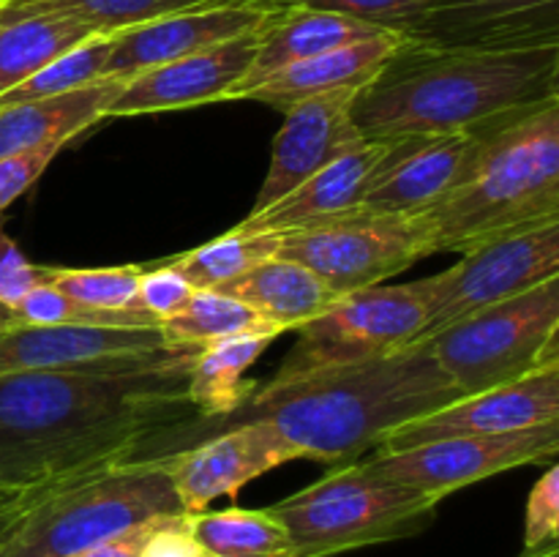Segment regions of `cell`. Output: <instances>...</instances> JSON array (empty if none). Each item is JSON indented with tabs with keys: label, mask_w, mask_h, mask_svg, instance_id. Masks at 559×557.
Segmentation results:
<instances>
[{
	"label": "cell",
	"mask_w": 559,
	"mask_h": 557,
	"mask_svg": "<svg viewBox=\"0 0 559 557\" xmlns=\"http://www.w3.org/2000/svg\"><path fill=\"white\" fill-rule=\"evenodd\" d=\"M382 27L366 25V22L349 20V16L331 14V11H317V9H273L265 25L257 33V52L251 60L249 71L240 80V85L229 93L227 102H238L240 93L251 91L267 76L278 74L287 66L309 60L314 55L331 52V49L347 47V44L366 42L374 38Z\"/></svg>",
	"instance_id": "obj_21"
},
{
	"label": "cell",
	"mask_w": 559,
	"mask_h": 557,
	"mask_svg": "<svg viewBox=\"0 0 559 557\" xmlns=\"http://www.w3.org/2000/svg\"><path fill=\"white\" fill-rule=\"evenodd\" d=\"M424 333L426 311L409 282L353 289L298 328V344L273 377L396 353Z\"/></svg>",
	"instance_id": "obj_10"
},
{
	"label": "cell",
	"mask_w": 559,
	"mask_h": 557,
	"mask_svg": "<svg viewBox=\"0 0 559 557\" xmlns=\"http://www.w3.org/2000/svg\"><path fill=\"white\" fill-rule=\"evenodd\" d=\"M557 453L559 420L506 435L442 437L402 451H377L366 464L385 478L440 502L442 497L506 470L551 462Z\"/></svg>",
	"instance_id": "obj_11"
},
{
	"label": "cell",
	"mask_w": 559,
	"mask_h": 557,
	"mask_svg": "<svg viewBox=\"0 0 559 557\" xmlns=\"http://www.w3.org/2000/svg\"><path fill=\"white\" fill-rule=\"evenodd\" d=\"M295 453L265 420H233L216 437L180 453H167V475L186 513L205 511L218 497H235Z\"/></svg>",
	"instance_id": "obj_14"
},
{
	"label": "cell",
	"mask_w": 559,
	"mask_h": 557,
	"mask_svg": "<svg viewBox=\"0 0 559 557\" xmlns=\"http://www.w3.org/2000/svg\"><path fill=\"white\" fill-rule=\"evenodd\" d=\"M420 216L431 254H464L484 240L559 218V98L497 126L473 175Z\"/></svg>",
	"instance_id": "obj_5"
},
{
	"label": "cell",
	"mask_w": 559,
	"mask_h": 557,
	"mask_svg": "<svg viewBox=\"0 0 559 557\" xmlns=\"http://www.w3.org/2000/svg\"><path fill=\"white\" fill-rule=\"evenodd\" d=\"M9 328H14V317H11V309L0 306V331H9Z\"/></svg>",
	"instance_id": "obj_42"
},
{
	"label": "cell",
	"mask_w": 559,
	"mask_h": 557,
	"mask_svg": "<svg viewBox=\"0 0 559 557\" xmlns=\"http://www.w3.org/2000/svg\"><path fill=\"white\" fill-rule=\"evenodd\" d=\"M462 399L424 342L353 364L325 366L257 386L233 420H265L295 459L344 464L360 459L409 420Z\"/></svg>",
	"instance_id": "obj_2"
},
{
	"label": "cell",
	"mask_w": 559,
	"mask_h": 557,
	"mask_svg": "<svg viewBox=\"0 0 559 557\" xmlns=\"http://www.w3.org/2000/svg\"><path fill=\"white\" fill-rule=\"evenodd\" d=\"M431 254L424 216H355L284 233L278 254L314 271L336 295L374 287Z\"/></svg>",
	"instance_id": "obj_9"
},
{
	"label": "cell",
	"mask_w": 559,
	"mask_h": 557,
	"mask_svg": "<svg viewBox=\"0 0 559 557\" xmlns=\"http://www.w3.org/2000/svg\"><path fill=\"white\" fill-rule=\"evenodd\" d=\"M424 140L426 137H364L287 197L262 213L246 216L238 227L284 235L355 216L374 186Z\"/></svg>",
	"instance_id": "obj_12"
},
{
	"label": "cell",
	"mask_w": 559,
	"mask_h": 557,
	"mask_svg": "<svg viewBox=\"0 0 559 557\" xmlns=\"http://www.w3.org/2000/svg\"><path fill=\"white\" fill-rule=\"evenodd\" d=\"M191 295H194V287L173 265H167V262H153V265H145V273L140 278L136 309L147 311L162 325L164 320L178 315L189 304Z\"/></svg>",
	"instance_id": "obj_35"
},
{
	"label": "cell",
	"mask_w": 559,
	"mask_h": 557,
	"mask_svg": "<svg viewBox=\"0 0 559 557\" xmlns=\"http://www.w3.org/2000/svg\"><path fill=\"white\" fill-rule=\"evenodd\" d=\"M402 42L404 38L399 33H380V36L366 38V42L314 55V58L300 60V63L282 69L278 74L267 76L251 91L240 93L238 102L267 104V107H276L284 112L293 104L322 96V93L360 91L380 74L382 66L396 55Z\"/></svg>",
	"instance_id": "obj_22"
},
{
	"label": "cell",
	"mask_w": 559,
	"mask_h": 557,
	"mask_svg": "<svg viewBox=\"0 0 559 557\" xmlns=\"http://www.w3.org/2000/svg\"><path fill=\"white\" fill-rule=\"evenodd\" d=\"M278 240L282 235L276 233H249V229L233 227L229 233L164 262L173 265L194 289H216L249 273L260 262L276 257Z\"/></svg>",
	"instance_id": "obj_29"
},
{
	"label": "cell",
	"mask_w": 559,
	"mask_h": 557,
	"mask_svg": "<svg viewBox=\"0 0 559 557\" xmlns=\"http://www.w3.org/2000/svg\"><path fill=\"white\" fill-rule=\"evenodd\" d=\"M5 495H11V491H0V502L5 500Z\"/></svg>",
	"instance_id": "obj_43"
},
{
	"label": "cell",
	"mask_w": 559,
	"mask_h": 557,
	"mask_svg": "<svg viewBox=\"0 0 559 557\" xmlns=\"http://www.w3.org/2000/svg\"><path fill=\"white\" fill-rule=\"evenodd\" d=\"M200 546L189 535L183 517H164L158 519L156 528L147 535L140 557H200Z\"/></svg>",
	"instance_id": "obj_39"
},
{
	"label": "cell",
	"mask_w": 559,
	"mask_h": 557,
	"mask_svg": "<svg viewBox=\"0 0 559 557\" xmlns=\"http://www.w3.org/2000/svg\"><path fill=\"white\" fill-rule=\"evenodd\" d=\"M145 265L112 268H55L38 265V282L52 284L76 304L93 309H136V289Z\"/></svg>",
	"instance_id": "obj_33"
},
{
	"label": "cell",
	"mask_w": 559,
	"mask_h": 557,
	"mask_svg": "<svg viewBox=\"0 0 559 557\" xmlns=\"http://www.w3.org/2000/svg\"><path fill=\"white\" fill-rule=\"evenodd\" d=\"M407 44L435 49H524L559 44V0H440Z\"/></svg>",
	"instance_id": "obj_16"
},
{
	"label": "cell",
	"mask_w": 559,
	"mask_h": 557,
	"mask_svg": "<svg viewBox=\"0 0 559 557\" xmlns=\"http://www.w3.org/2000/svg\"><path fill=\"white\" fill-rule=\"evenodd\" d=\"M559 541V467L551 464L538 484L533 486L524 513V549H540V546Z\"/></svg>",
	"instance_id": "obj_36"
},
{
	"label": "cell",
	"mask_w": 559,
	"mask_h": 557,
	"mask_svg": "<svg viewBox=\"0 0 559 557\" xmlns=\"http://www.w3.org/2000/svg\"><path fill=\"white\" fill-rule=\"evenodd\" d=\"M216 289L254 309L278 333L298 331L338 298L314 271L284 257H271Z\"/></svg>",
	"instance_id": "obj_24"
},
{
	"label": "cell",
	"mask_w": 559,
	"mask_h": 557,
	"mask_svg": "<svg viewBox=\"0 0 559 557\" xmlns=\"http://www.w3.org/2000/svg\"><path fill=\"white\" fill-rule=\"evenodd\" d=\"M559 276L538 287L464 317L420 342L451 377L469 393L489 391L559 360Z\"/></svg>",
	"instance_id": "obj_7"
},
{
	"label": "cell",
	"mask_w": 559,
	"mask_h": 557,
	"mask_svg": "<svg viewBox=\"0 0 559 557\" xmlns=\"http://www.w3.org/2000/svg\"><path fill=\"white\" fill-rule=\"evenodd\" d=\"M235 0H0V14H58L71 16L93 33L112 36L178 11L222 5Z\"/></svg>",
	"instance_id": "obj_28"
},
{
	"label": "cell",
	"mask_w": 559,
	"mask_h": 557,
	"mask_svg": "<svg viewBox=\"0 0 559 557\" xmlns=\"http://www.w3.org/2000/svg\"><path fill=\"white\" fill-rule=\"evenodd\" d=\"M167 453L96 464L0 502V557H69L158 517H183Z\"/></svg>",
	"instance_id": "obj_4"
},
{
	"label": "cell",
	"mask_w": 559,
	"mask_h": 557,
	"mask_svg": "<svg viewBox=\"0 0 559 557\" xmlns=\"http://www.w3.org/2000/svg\"><path fill=\"white\" fill-rule=\"evenodd\" d=\"M112 36H91L87 42L76 44L74 49L63 52L60 58L49 60L44 69L27 76L22 85L11 87L9 93L0 96V109L11 107V104L36 102V98L63 96V93L80 91V87L102 82V71L107 66L109 52H112Z\"/></svg>",
	"instance_id": "obj_31"
},
{
	"label": "cell",
	"mask_w": 559,
	"mask_h": 557,
	"mask_svg": "<svg viewBox=\"0 0 559 557\" xmlns=\"http://www.w3.org/2000/svg\"><path fill=\"white\" fill-rule=\"evenodd\" d=\"M158 519H164V517H158ZM158 519H151V522H145V524H136V528L126 530V533L115 535V538L104 541V544H96V546H91V549H82V552H76V555H69V557H140L142 546H145L147 535H151V530L156 528Z\"/></svg>",
	"instance_id": "obj_40"
},
{
	"label": "cell",
	"mask_w": 559,
	"mask_h": 557,
	"mask_svg": "<svg viewBox=\"0 0 559 557\" xmlns=\"http://www.w3.org/2000/svg\"><path fill=\"white\" fill-rule=\"evenodd\" d=\"M194 353L0 377V491L134 457L151 437L200 418L186 393Z\"/></svg>",
	"instance_id": "obj_1"
},
{
	"label": "cell",
	"mask_w": 559,
	"mask_h": 557,
	"mask_svg": "<svg viewBox=\"0 0 559 557\" xmlns=\"http://www.w3.org/2000/svg\"><path fill=\"white\" fill-rule=\"evenodd\" d=\"M186 528L207 557H287L284 524L267 508L186 513Z\"/></svg>",
	"instance_id": "obj_27"
},
{
	"label": "cell",
	"mask_w": 559,
	"mask_h": 557,
	"mask_svg": "<svg viewBox=\"0 0 559 557\" xmlns=\"http://www.w3.org/2000/svg\"><path fill=\"white\" fill-rule=\"evenodd\" d=\"M267 9H317L331 11V14L349 16V20L366 22V25L382 27V31L407 33L409 27L418 25L440 0H251Z\"/></svg>",
	"instance_id": "obj_34"
},
{
	"label": "cell",
	"mask_w": 559,
	"mask_h": 557,
	"mask_svg": "<svg viewBox=\"0 0 559 557\" xmlns=\"http://www.w3.org/2000/svg\"><path fill=\"white\" fill-rule=\"evenodd\" d=\"M14 325H91V328H158L142 309H93L76 304L52 284L38 282L20 304L11 309Z\"/></svg>",
	"instance_id": "obj_32"
},
{
	"label": "cell",
	"mask_w": 559,
	"mask_h": 557,
	"mask_svg": "<svg viewBox=\"0 0 559 557\" xmlns=\"http://www.w3.org/2000/svg\"><path fill=\"white\" fill-rule=\"evenodd\" d=\"M58 153L60 147H41V151L14 153V156L0 158V213L41 178L44 169Z\"/></svg>",
	"instance_id": "obj_37"
},
{
	"label": "cell",
	"mask_w": 559,
	"mask_h": 557,
	"mask_svg": "<svg viewBox=\"0 0 559 557\" xmlns=\"http://www.w3.org/2000/svg\"><path fill=\"white\" fill-rule=\"evenodd\" d=\"M355 96L358 91H333L284 109V126L273 142L271 167L249 216L271 208L364 140L353 123Z\"/></svg>",
	"instance_id": "obj_19"
},
{
	"label": "cell",
	"mask_w": 559,
	"mask_h": 557,
	"mask_svg": "<svg viewBox=\"0 0 559 557\" xmlns=\"http://www.w3.org/2000/svg\"><path fill=\"white\" fill-rule=\"evenodd\" d=\"M559 420V360L489 391L456 399L424 418L409 420L380 442L377 451H402L442 437L506 435Z\"/></svg>",
	"instance_id": "obj_13"
},
{
	"label": "cell",
	"mask_w": 559,
	"mask_h": 557,
	"mask_svg": "<svg viewBox=\"0 0 559 557\" xmlns=\"http://www.w3.org/2000/svg\"><path fill=\"white\" fill-rule=\"evenodd\" d=\"M118 80H102L63 96L36 98L0 109V158L14 153L60 147L80 131L104 120L109 102L118 96Z\"/></svg>",
	"instance_id": "obj_23"
},
{
	"label": "cell",
	"mask_w": 559,
	"mask_h": 557,
	"mask_svg": "<svg viewBox=\"0 0 559 557\" xmlns=\"http://www.w3.org/2000/svg\"><path fill=\"white\" fill-rule=\"evenodd\" d=\"M38 284V265H33L25 251L5 235L0 224V306L14 309Z\"/></svg>",
	"instance_id": "obj_38"
},
{
	"label": "cell",
	"mask_w": 559,
	"mask_h": 557,
	"mask_svg": "<svg viewBox=\"0 0 559 557\" xmlns=\"http://www.w3.org/2000/svg\"><path fill=\"white\" fill-rule=\"evenodd\" d=\"M273 339V333H240L197 349L186 375V393L200 418H229L249 402L257 382L246 380V371Z\"/></svg>",
	"instance_id": "obj_25"
},
{
	"label": "cell",
	"mask_w": 559,
	"mask_h": 557,
	"mask_svg": "<svg viewBox=\"0 0 559 557\" xmlns=\"http://www.w3.org/2000/svg\"><path fill=\"white\" fill-rule=\"evenodd\" d=\"M519 557H559V541L557 544L540 546V549H524Z\"/></svg>",
	"instance_id": "obj_41"
},
{
	"label": "cell",
	"mask_w": 559,
	"mask_h": 557,
	"mask_svg": "<svg viewBox=\"0 0 559 557\" xmlns=\"http://www.w3.org/2000/svg\"><path fill=\"white\" fill-rule=\"evenodd\" d=\"M559 98V44L524 49H435L402 42L360 87V137H437L502 123Z\"/></svg>",
	"instance_id": "obj_3"
},
{
	"label": "cell",
	"mask_w": 559,
	"mask_h": 557,
	"mask_svg": "<svg viewBox=\"0 0 559 557\" xmlns=\"http://www.w3.org/2000/svg\"><path fill=\"white\" fill-rule=\"evenodd\" d=\"M267 511L287 530V557H336L424 533L437 502L355 459Z\"/></svg>",
	"instance_id": "obj_6"
},
{
	"label": "cell",
	"mask_w": 559,
	"mask_h": 557,
	"mask_svg": "<svg viewBox=\"0 0 559 557\" xmlns=\"http://www.w3.org/2000/svg\"><path fill=\"white\" fill-rule=\"evenodd\" d=\"M180 349L167 344L162 328L14 325L0 331V377L20 371L87 369L156 358Z\"/></svg>",
	"instance_id": "obj_18"
},
{
	"label": "cell",
	"mask_w": 559,
	"mask_h": 557,
	"mask_svg": "<svg viewBox=\"0 0 559 557\" xmlns=\"http://www.w3.org/2000/svg\"><path fill=\"white\" fill-rule=\"evenodd\" d=\"M200 557H207V555H200Z\"/></svg>",
	"instance_id": "obj_44"
},
{
	"label": "cell",
	"mask_w": 559,
	"mask_h": 557,
	"mask_svg": "<svg viewBox=\"0 0 559 557\" xmlns=\"http://www.w3.org/2000/svg\"><path fill=\"white\" fill-rule=\"evenodd\" d=\"M91 36L102 33L71 16L0 14V96Z\"/></svg>",
	"instance_id": "obj_26"
},
{
	"label": "cell",
	"mask_w": 559,
	"mask_h": 557,
	"mask_svg": "<svg viewBox=\"0 0 559 557\" xmlns=\"http://www.w3.org/2000/svg\"><path fill=\"white\" fill-rule=\"evenodd\" d=\"M273 9L251 0L178 11L145 25L115 33L112 52L102 71V80L126 82L147 69L202 52L216 44L254 33L265 25Z\"/></svg>",
	"instance_id": "obj_15"
},
{
	"label": "cell",
	"mask_w": 559,
	"mask_h": 557,
	"mask_svg": "<svg viewBox=\"0 0 559 557\" xmlns=\"http://www.w3.org/2000/svg\"><path fill=\"white\" fill-rule=\"evenodd\" d=\"M158 328H162L167 344L194 349L218 342V339L240 336V333H273V336H278L276 328L267 325L254 309L218 293V289H194L189 304Z\"/></svg>",
	"instance_id": "obj_30"
},
{
	"label": "cell",
	"mask_w": 559,
	"mask_h": 557,
	"mask_svg": "<svg viewBox=\"0 0 559 557\" xmlns=\"http://www.w3.org/2000/svg\"><path fill=\"white\" fill-rule=\"evenodd\" d=\"M524 115V112H522ZM511 120V118H508ZM506 123V120H502ZM500 123L473 131L426 137L409 151L380 183L374 186L358 213L369 216H418L440 205L473 175L486 140Z\"/></svg>",
	"instance_id": "obj_20"
},
{
	"label": "cell",
	"mask_w": 559,
	"mask_h": 557,
	"mask_svg": "<svg viewBox=\"0 0 559 557\" xmlns=\"http://www.w3.org/2000/svg\"><path fill=\"white\" fill-rule=\"evenodd\" d=\"M257 33L260 31L131 76L109 102L104 120L227 102L254 60Z\"/></svg>",
	"instance_id": "obj_17"
},
{
	"label": "cell",
	"mask_w": 559,
	"mask_h": 557,
	"mask_svg": "<svg viewBox=\"0 0 559 557\" xmlns=\"http://www.w3.org/2000/svg\"><path fill=\"white\" fill-rule=\"evenodd\" d=\"M555 276H559V218L484 240L464 251L448 271L409 282L426 311V333L420 339Z\"/></svg>",
	"instance_id": "obj_8"
}]
</instances>
